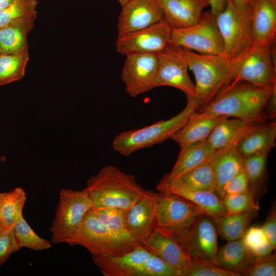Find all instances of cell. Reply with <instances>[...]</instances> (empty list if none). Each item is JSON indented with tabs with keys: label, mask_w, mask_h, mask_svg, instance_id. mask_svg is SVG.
I'll use <instances>...</instances> for the list:
<instances>
[{
	"label": "cell",
	"mask_w": 276,
	"mask_h": 276,
	"mask_svg": "<svg viewBox=\"0 0 276 276\" xmlns=\"http://www.w3.org/2000/svg\"><path fill=\"white\" fill-rule=\"evenodd\" d=\"M276 88L242 81L228 85L207 105L195 111V118H236L256 123L267 121V104Z\"/></svg>",
	"instance_id": "obj_1"
},
{
	"label": "cell",
	"mask_w": 276,
	"mask_h": 276,
	"mask_svg": "<svg viewBox=\"0 0 276 276\" xmlns=\"http://www.w3.org/2000/svg\"><path fill=\"white\" fill-rule=\"evenodd\" d=\"M84 190L94 209L117 208L128 210L145 189L134 175L108 165L87 180Z\"/></svg>",
	"instance_id": "obj_2"
},
{
	"label": "cell",
	"mask_w": 276,
	"mask_h": 276,
	"mask_svg": "<svg viewBox=\"0 0 276 276\" xmlns=\"http://www.w3.org/2000/svg\"><path fill=\"white\" fill-rule=\"evenodd\" d=\"M179 49L194 74L196 90L194 99L199 108L209 103L235 78L234 61L223 55H205Z\"/></svg>",
	"instance_id": "obj_3"
},
{
	"label": "cell",
	"mask_w": 276,
	"mask_h": 276,
	"mask_svg": "<svg viewBox=\"0 0 276 276\" xmlns=\"http://www.w3.org/2000/svg\"><path fill=\"white\" fill-rule=\"evenodd\" d=\"M199 106L194 98L187 99L185 107L177 114L141 128L124 131L113 140V149L128 156L141 149L151 147L166 141L180 130Z\"/></svg>",
	"instance_id": "obj_4"
},
{
	"label": "cell",
	"mask_w": 276,
	"mask_h": 276,
	"mask_svg": "<svg viewBox=\"0 0 276 276\" xmlns=\"http://www.w3.org/2000/svg\"><path fill=\"white\" fill-rule=\"evenodd\" d=\"M95 264L104 276H178V271L141 244L122 255L92 256Z\"/></svg>",
	"instance_id": "obj_5"
},
{
	"label": "cell",
	"mask_w": 276,
	"mask_h": 276,
	"mask_svg": "<svg viewBox=\"0 0 276 276\" xmlns=\"http://www.w3.org/2000/svg\"><path fill=\"white\" fill-rule=\"evenodd\" d=\"M155 214V227L178 242L191 229L202 212L184 198L159 192Z\"/></svg>",
	"instance_id": "obj_6"
},
{
	"label": "cell",
	"mask_w": 276,
	"mask_h": 276,
	"mask_svg": "<svg viewBox=\"0 0 276 276\" xmlns=\"http://www.w3.org/2000/svg\"><path fill=\"white\" fill-rule=\"evenodd\" d=\"M65 243L80 245L92 256L105 257L122 255L136 247L117 239L98 219L93 208L85 214L75 232Z\"/></svg>",
	"instance_id": "obj_7"
},
{
	"label": "cell",
	"mask_w": 276,
	"mask_h": 276,
	"mask_svg": "<svg viewBox=\"0 0 276 276\" xmlns=\"http://www.w3.org/2000/svg\"><path fill=\"white\" fill-rule=\"evenodd\" d=\"M272 45L254 40L249 48L234 61L236 77L229 84L247 82L265 88H276L275 66Z\"/></svg>",
	"instance_id": "obj_8"
},
{
	"label": "cell",
	"mask_w": 276,
	"mask_h": 276,
	"mask_svg": "<svg viewBox=\"0 0 276 276\" xmlns=\"http://www.w3.org/2000/svg\"><path fill=\"white\" fill-rule=\"evenodd\" d=\"M223 42V55L233 60L243 54L253 42L251 12L239 10L232 0L215 16Z\"/></svg>",
	"instance_id": "obj_9"
},
{
	"label": "cell",
	"mask_w": 276,
	"mask_h": 276,
	"mask_svg": "<svg viewBox=\"0 0 276 276\" xmlns=\"http://www.w3.org/2000/svg\"><path fill=\"white\" fill-rule=\"evenodd\" d=\"M93 208L90 198L84 189H61L55 215L49 229L52 242L65 243L75 232L85 214Z\"/></svg>",
	"instance_id": "obj_10"
},
{
	"label": "cell",
	"mask_w": 276,
	"mask_h": 276,
	"mask_svg": "<svg viewBox=\"0 0 276 276\" xmlns=\"http://www.w3.org/2000/svg\"><path fill=\"white\" fill-rule=\"evenodd\" d=\"M169 44L199 54L223 55V42L216 17L210 10L203 12L199 21L186 28L172 29Z\"/></svg>",
	"instance_id": "obj_11"
},
{
	"label": "cell",
	"mask_w": 276,
	"mask_h": 276,
	"mask_svg": "<svg viewBox=\"0 0 276 276\" xmlns=\"http://www.w3.org/2000/svg\"><path fill=\"white\" fill-rule=\"evenodd\" d=\"M157 56L155 87H173L184 93L187 99L194 98L196 93L195 85L190 78L187 61L179 48L169 44L157 53Z\"/></svg>",
	"instance_id": "obj_12"
},
{
	"label": "cell",
	"mask_w": 276,
	"mask_h": 276,
	"mask_svg": "<svg viewBox=\"0 0 276 276\" xmlns=\"http://www.w3.org/2000/svg\"><path fill=\"white\" fill-rule=\"evenodd\" d=\"M157 68V54L135 53L126 56L121 73L126 93L134 98L155 88Z\"/></svg>",
	"instance_id": "obj_13"
},
{
	"label": "cell",
	"mask_w": 276,
	"mask_h": 276,
	"mask_svg": "<svg viewBox=\"0 0 276 276\" xmlns=\"http://www.w3.org/2000/svg\"><path fill=\"white\" fill-rule=\"evenodd\" d=\"M172 28L164 19L144 29L118 36L117 53L124 56L135 53H156L169 44Z\"/></svg>",
	"instance_id": "obj_14"
},
{
	"label": "cell",
	"mask_w": 276,
	"mask_h": 276,
	"mask_svg": "<svg viewBox=\"0 0 276 276\" xmlns=\"http://www.w3.org/2000/svg\"><path fill=\"white\" fill-rule=\"evenodd\" d=\"M218 234L214 219L202 214L178 243L190 258L200 259L216 265Z\"/></svg>",
	"instance_id": "obj_15"
},
{
	"label": "cell",
	"mask_w": 276,
	"mask_h": 276,
	"mask_svg": "<svg viewBox=\"0 0 276 276\" xmlns=\"http://www.w3.org/2000/svg\"><path fill=\"white\" fill-rule=\"evenodd\" d=\"M164 19L156 0H130L122 6L117 21L118 36L153 25Z\"/></svg>",
	"instance_id": "obj_16"
},
{
	"label": "cell",
	"mask_w": 276,
	"mask_h": 276,
	"mask_svg": "<svg viewBox=\"0 0 276 276\" xmlns=\"http://www.w3.org/2000/svg\"><path fill=\"white\" fill-rule=\"evenodd\" d=\"M159 193L145 190L128 210L126 225L130 235L142 244L155 227V214Z\"/></svg>",
	"instance_id": "obj_17"
},
{
	"label": "cell",
	"mask_w": 276,
	"mask_h": 276,
	"mask_svg": "<svg viewBox=\"0 0 276 276\" xmlns=\"http://www.w3.org/2000/svg\"><path fill=\"white\" fill-rule=\"evenodd\" d=\"M164 20L172 29L191 26L200 19L203 10L210 6L209 0H156Z\"/></svg>",
	"instance_id": "obj_18"
},
{
	"label": "cell",
	"mask_w": 276,
	"mask_h": 276,
	"mask_svg": "<svg viewBox=\"0 0 276 276\" xmlns=\"http://www.w3.org/2000/svg\"><path fill=\"white\" fill-rule=\"evenodd\" d=\"M148 251L179 271L189 263L190 258L173 237L155 228L141 244Z\"/></svg>",
	"instance_id": "obj_19"
},
{
	"label": "cell",
	"mask_w": 276,
	"mask_h": 276,
	"mask_svg": "<svg viewBox=\"0 0 276 276\" xmlns=\"http://www.w3.org/2000/svg\"><path fill=\"white\" fill-rule=\"evenodd\" d=\"M216 179L215 193L221 199L226 184L244 168L245 158L234 143L215 151L209 161Z\"/></svg>",
	"instance_id": "obj_20"
},
{
	"label": "cell",
	"mask_w": 276,
	"mask_h": 276,
	"mask_svg": "<svg viewBox=\"0 0 276 276\" xmlns=\"http://www.w3.org/2000/svg\"><path fill=\"white\" fill-rule=\"evenodd\" d=\"M254 40L273 45L276 36V0H251Z\"/></svg>",
	"instance_id": "obj_21"
},
{
	"label": "cell",
	"mask_w": 276,
	"mask_h": 276,
	"mask_svg": "<svg viewBox=\"0 0 276 276\" xmlns=\"http://www.w3.org/2000/svg\"><path fill=\"white\" fill-rule=\"evenodd\" d=\"M156 189L159 192L172 193L184 198L214 219L228 213L223 201L215 192L189 190L160 182L157 184Z\"/></svg>",
	"instance_id": "obj_22"
},
{
	"label": "cell",
	"mask_w": 276,
	"mask_h": 276,
	"mask_svg": "<svg viewBox=\"0 0 276 276\" xmlns=\"http://www.w3.org/2000/svg\"><path fill=\"white\" fill-rule=\"evenodd\" d=\"M276 122L267 121L256 124L239 141L237 147L245 158L254 154L270 151L274 147Z\"/></svg>",
	"instance_id": "obj_23"
},
{
	"label": "cell",
	"mask_w": 276,
	"mask_h": 276,
	"mask_svg": "<svg viewBox=\"0 0 276 276\" xmlns=\"http://www.w3.org/2000/svg\"><path fill=\"white\" fill-rule=\"evenodd\" d=\"M37 16L25 18L0 28V54L28 53V35Z\"/></svg>",
	"instance_id": "obj_24"
},
{
	"label": "cell",
	"mask_w": 276,
	"mask_h": 276,
	"mask_svg": "<svg viewBox=\"0 0 276 276\" xmlns=\"http://www.w3.org/2000/svg\"><path fill=\"white\" fill-rule=\"evenodd\" d=\"M256 123L236 118H222L206 139L214 151L238 143Z\"/></svg>",
	"instance_id": "obj_25"
},
{
	"label": "cell",
	"mask_w": 276,
	"mask_h": 276,
	"mask_svg": "<svg viewBox=\"0 0 276 276\" xmlns=\"http://www.w3.org/2000/svg\"><path fill=\"white\" fill-rule=\"evenodd\" d=\"M257 259L240 239L228 241L218 249L216 263L227 270L243 275Z\"/></svg>",
	"instance_id": "obj_26"
},
{
	"label": "cell",
	"mask_w": 276,
	"mask_h": 276,
	"mask_svg": "<svg viewBox=\"0 0 276 276\" xmlns=\"http://www.w3.org/2000/svg\"><path fill=\"white\" fill-rule=\"evenodd\" d=\"M160 183L193 191L216 192L215 175L209 162L194 168L175 178L167 175Z\"/></svg>",
	"instance_id": "obj_27"
},
{
	"label": "cell",
	"mask_w": 276,
	"mask_h": 276,
	"mask_svg": "<svg viewBox=\"0 0 276 276\" xmlns=\"http://www.w3.org/2000/svg\"><path fill=\"white\" fill-rule=\"evenodd\" d=\"M214 151L206 140L180 149L175 164L167 175L170 178H177L209 162Z\"/></svg>",
	"instance_id": "obj_28"
},
{
	"label": "cell",
	"mask_w": 276,
	"mask_h": 276,
	"mask_svg": "<svg viewBox=\"0 0 276 276\" xmlns=\"http://www.w3.org/2000/svg\"><path fill=\"white\" fill-rule=\"evenodd\" d=\"M222 118H198L191 115L186 124L171 139L178 144L180 149L205 140Z\"/></svg>",
	"instance_id": "obj_29"
},
{
	"label": "cell",
	"mask_w": 276,
	"mask_h": 276,
	"mask_svg": "<svg viewBox=\"0 0 276 276\" xmlns=\"http://www.w3.org/2000/svg\"><path fill=\"white\" fill-rule=\"evenodd\" d=\"M94 210L98 219L119 241L134 247L141 245L127 230L126 219L128 210L117 208L94 209Z\"/></svg>",
	"instance_id": "obj_30"
},
{
	"label": "cell",
	"mask_w": 276,
	"mask_h": 276,
	"mask_svg": "<svg viewBox=\"0 0 276 276\" xmlns=\"http://www.w3.org/2000/svg\"><path fill=\"white\" fill-rule=\"evenodd\" d=\"M258 211L227 213L214 219L218 233L227 241L242 239L248 224L257 216Z\"/></svg>",
	"instance_id": "obj_31"
},
{
	"label": "cell",
	"mask_w": 276,
	"mask_h": 276,
	"mask_svg": "<svg viewBox=\"0 0 276 276\" xmlns=\"http://www.w3.org/2000/svg\"><path fill=\"white\" fill-rule=\"evenodd\" d=\"M26 199V193L20 187L5 193L0 199V222L4 226L13 227L23 216Z\"/></svg>",
	"instance_id": "obj_32"
},
{
	"label": "cell",
	"mask_w": 276,
	"mask_h": 276,
	"mask_svg": "<svg viewBox=\"0 0 276 276\" xmlns=\"http://www.w3.org/2000/svg\"><path fill=\"white\" fill-rule=\"evenodd\" d=\"M269 152H263L245 158L244 169L249 181V190L256 199L265 189Z\"/></svg>",
	"instance_id": "obj_33"
},
{
	"label": "cell",
	"mask_w": 276,
	"mask_h": 276,
	"mask_svg": "<svg viewBox=\"0 0 276 276\" xmlns=\"http://www.w3.org/2000/svg\"><path fill=\"white\" fill-rule=\"evenodd\" d=\"M29 60V52L0 54V86L21 79L25 75Z\"/></svg>",
	"instance_id": "obj_34"
},
{
	"label": "cell",
	"mask_w": 276,
	"mask_h": 276,
	"mask_svg": "<svg viewBox=\"0 0 276 276\" xmlns=\"http://www.w3.org/2000/svg\"><path fill=\"white\" fill-rule=\"evenodd\" d=\"M15 237L21 247L35 251L50 249L51 243L38 236L30 226L24 216L13 225Z\"/></svg>",
	"instance_id": "obj_35"
},
{
	"label": "cell",
	"mask_w": 276,
	"mask_h": 276,
	"mask_svg": "<svg viewBox=\"0 0 276 276\" xmlns=\"http://www.w3.org/2000/svg\"><path fill=\"white\" fill-rule=\"evenodd\" d=\"M37 0H17L0 10V28L21 19L37 16Z\"/></svg>",
	"instance_id": "obj_36"
},
{
	"label": "cell",
	"mask_w": 276,
	"mask_h": 276,
	"mask_svg": "<svg viewBox=\"0 0 276 276\" xmlns=\"http://www.w3.org/2000/svg\"><path fill=\"white\" fill-rule=\"evenodd\" d=\"M242 274L227 270L210 262L190 258L188 265L179 271L178 276H241Z\"/></svg>",
	"instance_id": "obj_37"
},
{
	"label": "cell",
	"mask_w": 276,
	"mask_h": 276,
	"mask_svg": "<svg viewBox=\"0 0 276 276\" xmlns=\"http://www.w3.org/2000/svg\"><path fill=\"white\" fill-rule=\"evenodd\" d=\"M242 239L245 246L257 259L269 256L273 250L262 227H250L246 230Z\"/></svg>",
	"instance_id": "obj_38"
},
{
	"label": "cell",
	"mask_w": 276,
	"mask_h": 276,
	"mask_svg": "<svg viewBox=\"0 0 276 276\" xmlns=\"http://www.w3.org/2000/svg\"><path fill=\"white\" fill-rule=\"evenodd\" d=\"M221 199L229 214L259 210L260 208L258 201L249 190L241 193L227 194Z\"/></svg>",
	"instance_id": "obj_39"
},
{
	"label": "cell",
	"mask_w": 276,
	"mask_h": 276,
	"mask_svg": "<svg viewBox=\"0 0 276 276\" xmlns=\"http://www.w3.org/2000/svg\"><path fill=\"white\" fill-rule=\"evenodd\" d=\"M22 247L18 242L13 227H4L0 231V266L5 263L12 254Z\"/></svg>",
	"instance_id": "obj_40"
},
{
	"label": "cell",
	"mask_w": 276,
	"mask_h": 276,
	"mask_svg": "<svg viewBox=\"0 0 276 276\" xmlns=\"http://www.w3.org/2000/svg\"><path fill=\"white\" fill-rule=\"evenodd\" d=\"M248 276L276 275L275 254L257 259L244 272Z\"/></svg>",
	"instance_id": "obj_41"
},
{
	"label": "cell",
	"mask_w": 276,
	"mask_h": 276,
	"mask_svg": "<svg viewBox=\"0 0 276 276\" xmlns=\"http://www.w3.org/2000/svg\"><path fill=\"white\" fill-rule=\"evenodd\" d=\"M248 190L249 181L244 168L224 186L222 191L221 199L227 194L241 193Z\"/></svg>",
	"instance_id": "obj_42"
},
{
	"label": "cell",
	"mask_w": 276,
	"mask_h": 276,
	"mask_svg": "<svg viewBox=\"0 0 276 276\" xmlns=\"http://www.w3.org/2000/svg\"><path fill=\"white\" fill-rule=\"evenodd\" d=\"M262 228L273 250L276 248V211L273 206L268 213Z\"/></svg>",
	"instance_id": "obj_43"
},
{
	"label": "cell",
	"mask_w": 276,
	"mask_h": 276,
	"mask_svg": "<svg viewBox=\"0 0 276 276\" xmlns=\"http://www.w3.org/2000/svg\"><path fill=\"white\" fill-rule=\"evenodd\" d=\"M267 119L273 120L276 116V90L271 95L266 105Z\"/></svg>",
	"instance_id": "obj_44"
},
{
	"label": "cell",
	"mask_w": 276,
	"mask_h": 276,
	"mask_svg": "<svg viewBox=\"0 0 276 276\" xmlns=\"http://www.w3.org/2000/svg\"><path fill=\"white\" fill-rule=\"evenodd\" d=\"M211 12L215 16L222 12L226 7L227 0H209Z\"/></svg>",
	"instance_id": "obj_45"
},
{
	"label": "cell",
	"mask_w": 276,
	"mask_h": 276,
	"mask_svg": "<svg viewBox=\"0 0 276 276\" xmlns=\"http://www.w3.org/2000/svg\"><path fill=\"white\" fill-rule=\"evenodd\" d=\"M235 6L240 11L251 12V0H232Z\"/></svg>",
	"instance_id": "obj_46"
},
{
	"label": "cell",
	"mask_w": 276,
	"mask_h": 276,
	"mask_svg": "<svg viewBox=\"0 0 276 276\" xmlns=\"http://www.w3.org/2000/svg\"><path fill=\"white\" fill-rule=\"evenodd\" d=\"M17 0H0V10L8 7Z\"/></svg>",
	"instance_id": "obj_47"
},
{
	"label": "cell",
	"mask_w": 276,
	"mask_h": 276,
	"mask_svg": "<svg viewBox=\"0 0 276 276\" xmlns=\"http://www.w3.org/2000/svg\"><path fill=\"white\" fill-rule=\"evenodd\" d=\"M121 6H124L130 0H117Z\"/></svg>",
	"instance_id": "obj_48"
},
{
	"label": "cell",
	"mask_w": 276,
	"mask_h": 276,
	"mask_svg": "<svg viewBox=\"0 0 276 276\" xmlns=\"http://www.w3.org/2000/svg\"><path fill=\"white\" fill-rule=\"evenodd\" d=\"M4 227H6L5 226H4L0 222V231L2 230L3 228Z\"/></svg>",
	"instance_id": "obj_49"
},
{
	"label": "cell",
	"mask_w": 276,
	"mask_h": 276,
	"mask_svg": "<svg viewBox=\"0 0 276 276\" xmlns=\"http://www.w3.org/2000/svg\"><path fill=\"white\" fill-rule=\"evenodd\" d=\"M5 192L0 193V199L4 196V195L5 194Z\"/></svg>",
	"instance_id": "obj_50"
}]
</instances>
